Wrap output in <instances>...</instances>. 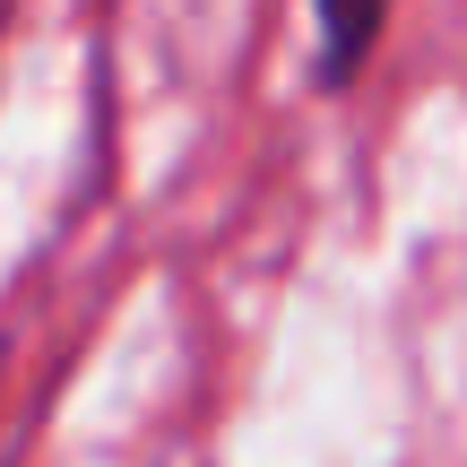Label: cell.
<instances>
[{
  "label": "cell",
  "mask_w": 467,
  "mask_h": 467,
  "mask_svg": "<svg viewBox=\"0 0 467 467\" xmlns=\"http://www.w3.org/2000/svg\"><path fill=\"white\" fill-rule=\"evenodd\" d=\"M372 35H381V9H337V17H329V52H320V78L347 87V78H355V52H364Z\"/></svg>",
  "instance_id": "6da1fadb"
}]
</instances>
